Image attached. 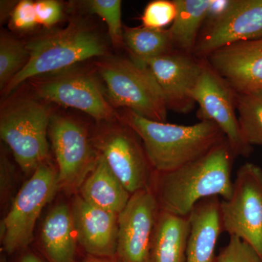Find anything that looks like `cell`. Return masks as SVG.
Instances as JSON below:
<instances>
[{"mask_svg":"<svg viewBox=\"0 0 262 262\" xmlns=\"http://www.w3.org/2000/svg\"><path fill=\"white\" fill-rule=\"evenodd\" d=\"M52 114L32 98H18L2 107L0 135L22 170L32 176L47 162L48 127Z\"/></svg>","mask_w":262,"mask_h":262,"instance_id":"277c9868","label":"cell"},{"mask_svg":"<svg viewBox=\"0 0 262 262\" xmlns=\"http://www.w3.org/2000/svg\"><path fill=\"white\" fill-rule=\"evenodd\" d=\"M114 107L130 110L153 121L166 122V103L163 93L146 66L132 60L108 58L98 63Z\"/></svg>","mask_w":262,"mask_h":262,"instance_id":"5b68a950","label":"cell"},{"mask_svg":"<svg viewBox=\"0 0 262 262\" xmlns=\"http://www.w3.org/2000/svg\"><path fill=\"white\" fill-rule=\"evenodd\" d=\"M83 262H102L101 261H99V260L96 259V258H88V259L84 260Z\"/></svg>","mask_w":262,"mask_h":262,"instance_id":"d6a6232c","label":"cell"},{"mask_svg":"<svg viewBox=\"0 0 262 262\" xmlns=\"http://www.w3.org/2000/svg\"><path fill=\"white\" fill-rule=\"evenodd\" d=\"M29 61L3 90L6 94L31 78L58 74L80 62L104 56L106 46L99 34L79 21L26 44Z\"/></svg>","mask_w":262,"mask_h":262,"instance_id":"3957f363","label":"cell"},{"mask_svg":"<svg viewBox=\"0 0 262 262\" xmlns=\"http://www.w3.org/2000/svg\"><path fill=\"white\" fill-rule=\"evenodd\" d=\"M199 105L201 120L214 122L223 133L234 156L247 157L252 146L246 144L235 115L236 94L229 84L207 62H203L201 75L192 91Z\"/></svg>","mask_w":262,"mask_h":262,"instance_id":"8fae6325","label":"cell"},{"mask_svg":"<svg viewBox=\"0 0 262 262\" xmlns=\"http://www.w3.org/2000/svg\"><path fill=\"white\" fill-rule=\"evenodd\" d=\"M232 3V0H210L206 18V20L208 19V24L213 23L225 15Z\"/></svg>","mask_w":262,"mask_h":262,"instance_id":"f546056e","label":"cell"},{"mask_svg":"<svg viewBox=\"0 0 262 262\" xmlns=\"http://www.w3.org/2000/svg\"><path fill=\"white\" fill-rule=\"evenodd\" d=\"M16 4V2L1 1L2 22L5 21L8 17L11 16Z\"/></svg>","mask_w":262,"mask_h":262,"instance_id":"4dcf8cb0","label":"cell"},{"mask_svg":"<svg viewBox=\"0 0 262 262\" xmlns=\"http://www.w3.org/2000/svg\"><path fill=\"white\" fill-rule=\"evenodd\" d=\"M40 239L50 261H75L77 238L68 205H57L49 212L41 229Z\"/></svg>","mask_w":262,"mask_h":262,"instance_id":"ffe728a7","label":"cell"},{"mask_svg":"<svg viewBox=\"0 0 262 262\" xmlns=\"http://www.w3.org/2000/svg\"><path fill=\"white\" fill-rule=\"evenodd\" d=\"M187 53L169 52L146 63L159 85L168 110L187 113L194 106L192 91L201 75L203 62Z\"/></svg>","mask_w":262,"mask_h":262,"instance_id":"5bb4252c","label":"cell"},{"mask_svg":"<svg viewBox=\"0 0 262 262\" xmlns=\"http://www.w3.org/2000/svg\"><path fill=\"white\" fill-rule=\"evenodd\" d=\"M80 193L89 204L118 215L131 196L100 154L94 170L81 186Z\"/></svg>","mask_w":262,"mask_h":262,"instance_id":"d6986e66","label":"cell"},{"mask_svg":"<svg viewBox=\"0 0 262 262\" xmlns=\"http://www.w3.org/2000/svg\"><path fill=\"white\" fill-rule=\"evenodd\" d=\"M214 262H262L252 246L241 238L229 236L228 244L215 256Z\"/></svg>","mask_w":262,"mask_h":262,"instance_id":"4316f807","label":"cell"},{"mask_svg":"<svg viewBox=\"0 0 262 262\" xmlns=\"http://www.w3.org/2000/svg\"><path fill=\"white\" fill-rule=\"evenodd\" d=\"M48 135L58 163L60 189H80L94 170L99 155L91 145L87 130L73 117L52 114Z\"/></svg>","mask_w":262,"mask_h":262,"instance_id":"ba28073f","label":"cell"},{"mask_svg":"<svg viewBox=\"0 0 262 262\" xmlns=\"http://www.w3.org/2000/svg\"><path fill=\"white\" fill-rule=\"evenodd\" d=\"M234 156L227 139L191 163L165 173L155 172L151 188L160 209L189 216L196 203L211 196L230 198Z\"/></svg>","mask_w":262,"mask_h":262,"instance_id":"6da1fadb","label":"cell"},{"mask_svg":"<svg viewBox=\"0 0 262 262\" xmlns=\"http://www.w3.org/2000/svg\"><path fill=\"white\" fill-rule=\"evenodd\" d=\"M207 58L234 92L262 89V39L221 48Z\"/></svg>","mask_w":262,"mask_h":262,"instance_id":"9a60e30c","label":"cell"},{"mask_svg":"<svg viewBox=\"0 0 262 262\" xmlns=\"http://www.w3.org/2000/svg\"><path fill=\"white\" fill-rule=\"evenodd\" d=\"M59 188L58 174L47 162L25 182L2 224L3 248L8 254L28 246L43 208Z\"/></svg>","mask_w":262,"mask_h":262,"instance_id":"8992f818","label":"cell"},{"mask_svg":"<svg viewBox=\"0 0 262 262\" xmlns=\"http://www.w3.org/2000/svg\"><path fill=\"white\" fill-rule=\"evenodd\" d=\"M27 46L5 32L0 36V88L7 84L20 72L29 61Z\"/></svg>","mask_w":262,"mask_h":262,"instance_id":"cb8c5ba5","label":"cell"},{"mask_svg":"<svg viewBox=\"0 0 262 262\" xmlns=\"http://www.w3.org/2000/svg\"><path fill=\"white\" fill-rule=\"evenodd\" d=\"M160 211L151 187L131 194L118 215L117 254L120 262H149L150 248Z\"/></svg>","mask_w":262,"mask_h":262,"instance_id":"7c38bea8","label":"cell"},{"mask_svg":"<svg viewBox=\"0 0 262 262\" xmlns=\"http://www.w3.org/2000/svg\"><path fill=\"white\" fill-rule=\"evenodd\" d=\"M84 3L91 13L97 15L104 20L114 46L121 47L124 44V28L121 20L122 2L120 0H89Z\"/></svg>","mask_w":262,"mask_h":262,"instance_id":"d4e9b609","label":"cell"},{"mask_svg":"<svg viewBox=\"0 0 262 262\" xmlns=\"http://www.w3.org/2000/svg\"><path fill=\"white\" fill-rule=\"evenodd\" d=\"M189 232V216L160 210L151 239L149 262H186Z\"/></svg>","mask_w":262,"mask_h":262,"instance_id":"ac0fdd59","label":"cell"},{"mask_svg":"<svg viewBox=\"0 0 262 262\" xmlns=\"http://www.w3.org/2000/svg\"><path fill=\"white\" fill-rule=\"evenodd\" d=\"M35 10L38 24L47 28L58 23L63 16L61 5L56 0L35 2Z\"/></svg>","mask_w":262,"mask_h":262,"instance_id":"f1b7e54d","label":"cell"},{"mask_svg":"<svg viewBox=\"0 0 262 262\" xmlns=\"http://www.w3.org/2000/svg\"><path fill=\"white\" fill-rule=\"evenodd\" d=\"M241 136L248 146H262V89L235 93Z\"/></svg>","mask_w":262,"mask_h":262,"instance_id":"603a6c76","label":"cell"},{"mask_svg":"<svg viewBox=\"0 0 262 262\" xmlns=\"http://www.w3.org/2000/svg\"><path fill=\"white\" fill-rule=\"evenodd\" d=\"M222 231L254 248L262 259V168L241 165L230 198L221 202Z\"/></svg>","mask_w":262,"mask_h":262,"instance_id":"52a82bcc","label":"cell"},{"mask_svg":"<svg viewBox=\"0 0 262 262\" xmlns=\"http://www.w3.org/2000/svg\"><path fill=\"white\" fill-rule=\"evenodd\" d=\"M221 201L211 196L196 203L189 215L190 232L186 262H214L215 249L222 231Z\"/></svg>","mask_w":262,"mask_h":262,"instance_id":"e0dca14e","label":"cell"},{"mask_svg":"<svg viewBox=\"0 0 262 262\" xmlns=\"http://www.w3.org/2000/svg\"><path fill=\"white\" fill-rule=\"evenodd\" d=\"M33 84L39 99L80 110L100 123L120 119L99 82L91 74L65 71Z\"/></svg>","mask_w":262,"mask_h":262,"instance_id":"9c48e42d","label":"cell"},{"mask_svg":"<svg viewBox=\"0 0 262 262\" xmlns=\"http://www.w3.org/2000/svg\"><path fill=\"white\" fill-rule=\"evenodd\" d=\"M10 27L14 30L27 31L38 25L35 2L21 0L15 5L10 16Z\"/></svg>","mask_w":262,"mask_h":262,"instance_id":"83f0119b","label":"cell"},{"mask_svg":"<svg viewBox=\"0 0 262 262\" xmlns=\"http://www.w3.org/2000/svg\"><path fill=\"white\" fill-rule=\"evenodd\" d=\"M71 211L77 242L84 251L101 257L117 253L118 214L92 206L80 195L74 199Z\"/></svg>","mask_w":262,"mask_h":262,"instance_id":"2e32d148","label":"cell"},{"mask_svg":"<svg viewBox=\"0 0 262 262\" xmlns=\"http://www.w3.org/2000/svg\"><path fill=\"white\" fill-rule=\"evenodd\" d=\"M121 121L140 138L153 170L165 173L194 161L226 140L210 120L192 125L153 121L125 110Z\"/></svg>","mask_w":262,"mask_h":262,"instance_id":"7a4b0ae2","label":"cell"},{"mask_svg":"<svg viewBox=\"0 0 262 262\" xmlns=\"http://www.w3.org/2000/svg\"><path fill=\"white\" fill-rule=\"evenodd\" d=\"M123 42L130 51L131 60L142 66L166 54L173 47L169 30L145 27H124Z\"/></svg>","mask_w":262,"mask_h":262,"instance_id":"7402d4cb","label":"cell"},{"mask_svg":"<svg viewBox=\"0 0 262 262\" xmlns=\"http://www.w3.org/2000/svg\"><path fill=\"white\" fill-rule=\"evenodd\" d=\"M262 39V0H232L225 14L208 27L196 42V56H208L235 43Z\"/></svg>","mask_w":262,"mask_h":262,"instance_id":"4fadbf2b","label":"cell"},{"mask_svg":"<svg viewBox=\"0 0 262 262\" xmlns=\"http://www.w3.org/2000/svg\"><path fill=\"white\" fill-rule=\"evenodd\" d=\"M20 262H42V261L33 253H28L23 256Z\"/></svg>","mask_w":262,"mask_h":262,"instance_id":"1f68e13d","label":"cell"},{"mask_svg":"<svg viewBox=\"0 0 262 262\" xmlns=\"http://www.w3.org/2000/svg\"><path fill=\"white\" fill-rule=\"evenodd\" d=\"M177 15L168 29L173 46L184 53L194 51L202 23L206 20L210 0H175Z\"/></svg>","mask_w":262,"mask_h":262,"instance_id":"44dd1931","label":"cell"},{"mask_svg":"<svg viewBox=\"0 0 262 262\" xmlns=\"http://www.w3.org/2000/svg\"><path fill=\"white\" fill-rule=\"evenodd\" d=\"M177 15V6L174 1L155 0L146 5L143 13V27L162 29L173 23Z\"/></svg>","mask_w":262,"mask_h":262,"instance_id":"484cf974","label":"cell"},{"mask_svg":"<svg viewBox=\"0 0 262 262\" xmlns=\"http://www.w3.org/2000/svg\"><path fill=\"white\" fill-rule=\"evenodd\" d=\"M140 141L122 122L121 125L104 129L96 141L99 154L130 194L151 187L155 173Z\"/></svg>","mask_w":262,"mask_h":262,"instance_id":"30bf717a","label":"cell"}]
</instances>
